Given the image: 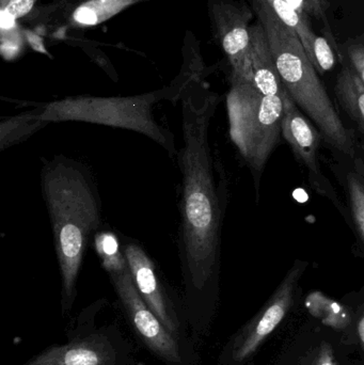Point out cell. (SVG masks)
Masks as SVG:
<instances>
[{
  "label": "cell",
  "mask_w": 364,
  "mask_h": 365,
  "mask_svg": "<svg viewBox=\"0 0 364 365\" xmlns=\"http://www.w3.org/2000/svg\"><path fill=\"white\" fill-rule=\"evenodd\" d=\"M220 96L202 83L181 98L183 149L179 154L182 184L179 250L188 292L204 295L220 268L227 180L209 145V126Z\"/></svg>",
  "instance_id": "cell-1"
},
{
  "label": "cell",
  "mask_w": 364,
  "mask_h": 365,
  "mask_svg": "<svg viewBox=\"0 0 364 365\" xmlns=\"http://www.w3.org/2000/svg\"><path fill=\"white\" fill-rule=\"evenodd\" d=\"M41 179L61 274L62 304L70 310L90 236L100 225L102 201L91 171L72 158L56 156L43 167Z\"/></svg>",
  "instance_id": "cell-2"
},
{
  "label": "cell",
  "mask_w": 364,
  "mask_h": 365,
  "mask_svg": "<svg viewBox=\"0 0 364 365\" xmlns=\"http://www.w3.org/2000/svg\"><path fill=\"white\" fill-rule=\"evenodd\" d=\"M252 8L264 29L282 83L291 98L316 124L327 143L355 158L354 136L338 115L297 34L282 23L265 0H252Z\"/></svg>",
  "instance_id": "cell-3"
},
{
  "label": "cell",
  "mask_w": 364,
  "mask_h": 365,
  "mask_svg": "<svg viewBox=\"0 0 364 365\" xmlns=\"http://www.w3.org/2000/svg\"><path fill=\"white\" fill-rule=\"evenodd\" d=\"M183 92L175 83L149 93L132 96H68L40 106L38 119L45 123L85 122L123 128L149 137L171 158L177 154L175 136L154 119L153 108L162 101H181Z\"/></svg>",
  "instance_id": "cell-4"
},
{
  "label": "cell",
  "mask_w": 364,
  "mask_h": 365,
  "mask_svg": "<svg viewBox=\"0 0 364 365\" xmlns=\"http://www.w3.org/2000/svg\"><path fill=\"white\" fill-rule=\"evenodd\" d=\"M227 109L231 139L251 170L260 175L282 134L281 96L262 93L254 81H233Z\"/></svg>",
  "instance_id": "cell-5"
},
{
  "label": "cell",
  "mask_w": 364,
  "mask_h": 365,
  "mask_svg": "<svg viewBox=\"0 0 364 365\" xmlns=\"http://www.w3.org/2000/svg\"><path fill=\"white\" fill-rule=\"evenodd\" d=\"M214 36L231 66V83L254 81L250 43L252 12L233 0H209Z\"/></svg>",
  "instance_id": "cell-6"
},
{
  "label": "cell",
  "mask_w": 364,
  "mask_h": 365,
  "mask_svg": "<svg viewBox=\"0 0 364 365\" xmlns=\"http://www.w3.org/2000/svg\"><path fill=\"white\" fill-rule=\"evenodd\" d=\"M110 279L139 338L160 359L169 364H180L181 354L175 334L167 329L145 304L137 291L130 269L121 274H110Z\"/></svg>",
  "instance_id": "cell-7"
},
{
  "label": "cell",
  "mask_w": 364,
  "mask_h": 365,
  "mask_svg": "<svg viewBox=\"0 0 364 365\" xmlns=\"http://www.w3.org/2000/svg\"><path fill=\"white\" fill-rule=\"evenodd\" d=\"M306 267L307 263L297 262L262 310L235 338L230 354L234 364L249 359L284 321L292 306L297 285Z\"/></svg>",
  "instance_id": "cell-8"
},
{
  "label": "cell",
  "mask_w": 364,
  "mask_h": 365,
  "mask_svg": "<svg viewBox=\"0 0 364 365\" xmlns=\"http://www.w3.org/2000/svg\"><path fill=\"white\" fill-rule=\"evenodd\" d=\"M281 98L284 102L282 135L292 148L296 158L303 163V166L307 167L310 184L314 190L324 197H329L336 205L340 206L333 186L322 175L318 165L320 134L299 110V107L291 98L286 89L282 92Z\"/></svg>",
  "instance_id": "cell-9"
},
{
  "label": "cell",
  "mask_w": 364,
  "mask_h": 365,
  "mask_svg": "<svg viewBox=\"0 0 364 365\" xmlns=\"http://www.w3.org/2000/svg\"><path fill=\"white\" fill-rule=\"evenodd\" d=\"M123 253L137 291L167 329L177 334L179 331L177 315L169 304L153 262L145 251L135 242L124 245Z\"/></svg>",
  "instance_id": "cell-10"
},
{
  "label": "cell",
  "mask_w": 364,
  "mask_h": 365,
  "mask_svg": "<svg viewBox=\"0 0 364 365\" xmlns=\"http://www.w3.org/2000/svg\"><path fill=\"white\" fill-rule=\"evenodd\" d=\"M278 15L282 23L286 24L298 36L310 61L320 74L333 70L336 63L335 53L326 38L316 36L310 27L307 17L297 12L284 0H265Z\"/></svg>",
  "instance_id": "cell-11"
},
{
  "label": "cell",
  "mask_w": 364,
  "mask_h": 365,
  "mask_svg": "<svg viewBox=\"0 0 364 365\" xmlns=\"http://www.w3.org/2000/svg\"><path fill=\"white\" fill-rule=\"evenodd\" d=\"M115 355L102 336H92L80 342L45 349L26 365H111Z\"/></svg>",
  "instance_id": "cell-12"
},
{
  "label": "cell",
  "mask_w": 364,
  "mask_h": 365,
  "mask_svg": "<svg viewBox=\"0 0 364 365\" xmlns=\"http://www.w3.org/2000/svg\"><path fill=\"white\" fill-rule=\"evenodd\" d=\"M250 43L254 85L267 96H281L286 88L271 55L266 34L259 21L250 27Z\"/></svg>",
  "instance_id": "cell-13"
},
{
  "label": "cell",
  "mask_w": 364,
  "mask_h": 365,
  "mask_svg": "<svg viewBox=\"0 0 364 365\" xmlns=\"http://www.w3.org/2000/svg\"><path fill=\"white\" fill-rule=\"evenodd\" d=\"M335 92L340 105L356 122L364 136V86L350 66H343L340 72Z\"/></svg>",
  "instance_id": "cell-14"
},
{
  "label": "cell",
  "mask_w": 364,
  "mask_h": 365,
  "mask_svg": "<svg viewBox=\"0 0 364 365\" xmlns=\"http://www.w3.org/2000/svg\"><path fill=\"white\" fill-rule=\"evenodd\" d=\"M138 1L139 0H85L73 10L70 21L75 26H96Z\"/></svg>",
  "instance_id": "cell-15"
},
{
  "label": "cell",
  "mask_w": 364,
  "mask_h": 365,
  "mask_svg": "<svg viewBox=\"0 0 364 365\" xmlns=\"http://www.w3.org/2000/svg\"><path fill=\"white\" fill-rule=\"evenodd\" d=\"M41 108L27 111L15 117H10L0 124V149L6 150L11 145H16L31 136L36 130L46 125L38 119Z\"/></svg>",
  "instance_id": "cell-16"
},
{
  "label": "cell",
  "mask_w": 364,
  "mask_h": 365,
  "mask_svg": "<svg viewBox=\"0 0 364 365\" xmlns=\"http://www.w3.org/2000/svg\"><path fill=\"white\" fill-rule=\"evenodd\" d=\"M183 56L184 62L181 72L173 79V81L186 93L192 86L202 83L207 68L196 42H190L186 38L184 43Z\"/></svg>",
  "instance_id": "cell-17"
},
{
  "label": "cell",
  "mask_w": 364,
  "mask_h": 365,
  "mask_svg": "<svg viewBox=\"0 0 364 365\" xmlns=\"http://www.w3.org/2000/svg\"><path fill=\"white\" fill-rule=\"evenodd\" d=\"M95 248L103 267L109 276L130 269L123 250H120L119 240L111 232H100L95 235Z\"/></svg>",
  "instance_id": "cell-18"
},
{
  "label": "cell",
  "mask_w": 364,
  "mask_h": 365,
  "mask_svg": "<svg viewBox=\"0 0 364 365\" xmlns=\"http://www.w3.org/2000/svg\"><path fill=\"white\" fill-rule=\"evenodd\" d=\"M348 193L355 222L364 240V175L350 173L348 175Z\"/></svg>",
  "instance_id": "cell-19"
},
{
  "label": "cell",
  "mask_w": 364,
  "mask_h": 365,
  "mask_svg": "<svg viewBox=\"0 0 364 365\" xmlns=\"http://www.w3.org/2000/svg\"><path fill=\"white\" fill-rule=\"evenodd\" d=\"M284 1L288 2L303 16L307 19L312 17L318 21H324L325 25L328 26L326 14L328 9L327 0H284Z\"/></svg>",
  "instance_id": "cell-20"
},
{
  "label": "cell",
  "mask_w": 364,
  "mask_h": 365,
  "mask_svg": "<svg viewBox=\"0 0 364 365\" xmlns=\"http://www.w3.org/2000/svg\"><path fill=\"white\" fill-rule=\"evenodd\" d=\"M38 0H0L2 21L13 23L31 12Z\"/></svg>",
  "instance_id": "cell-21"
},
{
  "label": "cell",
  "mask_w": 364,
  "mask_h": 365,
  "mask_svg": "<svg viewBox=\"0 0 364 365\" xmlns=\"http://www.w3.org/2000/svg\"><path fill=\"white\" fill-rule=\"evenodd\" d=\"M303 365H339L336 359L333 346L323 342L306 357Z\"/></svg>",
  "instance_id": "cell-22"
},
{
  "label": "cell",
  "mask_w": 364,
  "mask_h": 365,
  "mask_svg": "<svg viewBox=\"0 0 364 365\" xmlns=\"http://www.w3.org/2000/svg\"><path fill=\"white\" fill-rule=\"evenodd\" d=\"M348 56L352 70L360 79L364 86V46L360 44H352L348 47Z\"/></svg>",
  "instance_id": "cell-23"
},
{
  "label": "cell",
  "mask_w": 364,
  "mask_h": 365,
  "mask_svg": "<svg viewBox=\"0 0 364 365\" xmlns=\"http://www.w3.org/2000/svg\"><path fill=\"white\" fill-rule=\"evenodd\" d=\"M358 334L359 338H360L361 343H363L364 349V311L363 313V317H361L360 321H359L358 323Z\"/></svg>",
  "instance_id": "cell-24"
}]
</instances>
